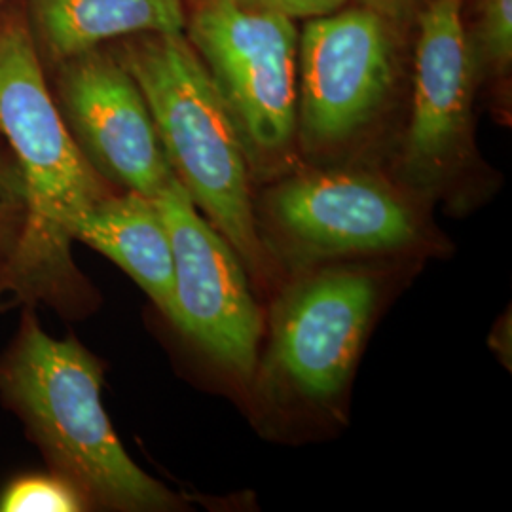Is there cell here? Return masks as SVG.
<instances>
[{
    "label": "cell",
    "instance_id": "1",
    "mask_svg": "<svg viewBox=\"0 0 512 512\" xmlns=\"http://www.w3.org/2000/svg\"><path fill=\"white\" fill-rule=\"evenodd\" d=\"M46 74L21 0H10L0 12V135L21 175L27 219L2 296L74 306L82 275L69 224L114 188L76 147Z\"/></svg>",
    "mask_w": 512,
    "mask_h": 512
},
{
    "label": "cell",
    "instance_id": "2",
    "mask_svg": "<svg viewBox=\"0 0 512 512\" xmlns=\"http://www.w3.org/2000/svg\"><path fill=\"white\" fill-rule=\"evenodd\" d=\"M103 368L78 340H57L27 315L0 359V393L57 475L90 503L116 511H173L179 497L129 458L101 401Z\"/></svg>",
    "mask_w": 512,
    "mask_h": 512
},
{
    "label": "cell",
    "instance_id": "3",
    "mask_svg": "<svg viewBox=\"0 0 512 512\" xmlns=\"http://www.w3.org/2000/svg\"><path fill=\"white\" fill-rule=\"evenodd\" d=\"M116 55L147 101L173 175L245 268L262 279L268 249L251 194V165L232 112L184 33L124 38Z\"/></svg>",
    "mask_w": 512,
    "mask_h": 512
},
{
    "label": "cell",
    "instance_id": "4",
    "mask_svg": "<svg viewBox=\"0 0 512 512\" xmlns=\"http://www.w3.org/2000/svg\"><path fill=\"white\" fill-rule=\"evenodd\" d=\"M184 31L232 112L251 173H274L298 135L294 19L256 0H200Z\"/></svg>",
    "mask_w": 512,
    "mask_h": 512
},
{
    "label": "cell",
    "instance_id": "5",
    "mask_svg": "<svg viewBox=\"0 0 512 512\" xmlns=\"http://www.w3.org/2000/svg\"><path fill=\"white\" fill-rule=\"evenodd\" d=\"M378 304L365 268L329 266L294 283L275 302L258 389L268 399L329 406L344 393Z\"/></svg>",
    "mask_w": 512,
    "mask_h": 512
},
{
    "label": "cell",
    "instance_id": "6",
    "mask_svg": "<svg viewBox=\"0 0 512 512\" xmlns=\"http://www.w3.org/2000/svg\"><path fill=\"white\" fill-rule=\"evenodd\" d=\"M260 238L296 262L387 255L423 239L418 207L395 186L361 171L294 175L268 192Z\"/></svg>",
    "mask_w": 512,
    "mask_h": 512
},
{
    "label": "cell",
    "instance_id": "7",
    "mask_svg": "<svg viewBox=\"0 0 512 512\" xmlns=\"http://www.w3.org/2000/svg\"><path fill=\"white\" fill-rule=\"evenodd\" d=\"M152 200L171 241L173 325L238 380L255 378L264 325L245 264L175 175Z\"/></svg>",
    "mask_w": 512,
    "mask_h": 512
},
{
    "label": "cell",
    "instance_id": "8",
    "mask_svg": "<svg viewBox=\"0 0 512 512\" xmlns=\"http://www.w3.org/2000/svg\"><path fill=\"white\" fill-rule=\"evenodd\" d=\"M393 82L384 18L353 8L310 19L298 37V133L306 150L346 147L365 133Z\"/></svg>",
    "mask_w": 512,
    "mask_h": 512
},
{
    "label": "cell",
    "instance_id": "9",
    "mask_svg": "<svg viewBox=\"0 0 512 512\" xmlns=\"http://www.w3.org/2000/svg\"><path fill=\"white\" fill-rule=\"evenodd\" d=\"M46 73L57 109L93 169L120 190L156 198L173 171L147 101L116 52L101 46Z\"/></svg>",
    "mask_w": 512,
    "mask_h": 512
},
{
    "label": "cell",
    "instance_id": "10",
    "mask_svg": "<svg viewBox=\"0 0 512 512\" xmlns=\"http://www.w3.org/2000/svg\"><path fill=\"white\" fill-rule=\"evenodd\" d=\"M475 59L461 0H431L421 12L414 99L404 139V175L414 190L435 194L467 158Z\"/></svg>",
    "mask_w": 512,
    "mask_h": 512
},
{
    "label": "cell",
    "instance_id": "11",
    "mask_svg": "<svg viewBox=\"0 0 512 512\" xmlns=\"http://www.w3.org/2000/svg\"><path fill=\"white\" fill-rule=\"evenodd\" d=\"M21 6L46 71L110 40L186 29L184 0H21Z\"/></svg>",
    "mask_w": 512,
    "mask_h": 512
},
{
    "label": "cell",
    "instance_id": "12",
    "mask_svg": "<svg viewBox=\"0 0 512 512\" xmlns=\"http://www.w3.org/2000/svg\"><path fill=\"white\" fill-rule=\"evenodd\" d=\"M69 236L122 268L173 323L171 241L152 198L133 190H112L71 220Z\"/></svg>",
    "mask_w": 512,
    "mask_h": 512
},
{
    "label": "cell",
    "instance_id": "13",
    "mask_svg": "<svg viewBox=\"0 0 512 512\" xmlns=\"http://www.w3.org/2000/svg\"><path fill=\"white\" fill-rule=\"evenodd\" d=\"M86 505V495L57 473L19 476L0 494V512H78Z\"/></svg>",
    "mask_w": 512,
    "mask_h": 512
},
{
    "label": "cell",
    "instance_id": "14",
    "mask_svg": "<svg viewBox=\"0 0 512 512\" xmlns=\"http://www.w3.org/2000/svg\"><path fill=\"white\" fill-rule=\"evenodd\" d=\"M27 219L25 192L16 162L0 154V298Z\"/></svg>",
    "mask_w": 512,
    "mask_h": 512
},
{
    "label": "cell",
    "instance_id": "15",
    "mask_svg": "<svg viewBox=\"0 0 512 512\" xmlns=\"http://www.w3.org/2000/svg\"><path fill=\"white\" fill-rule=\"evenodd\" d=\"M482 46L497 67L512 59V0H482Z\"/></svg>",
    "mask_w": 512,
    "mask_h": 512
},
{
    "label": "cell",
    "instance_id": "16",
    "mask_svg": "<svg viewBox=\"0 0 512 512\" xmlns=\"http://www.w3.org/2000/svg\"><path fill=\"white\" fill-rule=\"evenodd\" d=\"M291 19L321 18L340 10L346 0H256Z\"/></svg>",
    "mask_w": 512,
    "mask_h": 512
},
{
    "label": "cell",
    "instance_id": "17",
    "mask_svg": "<svg viewBox=\"0 0 512 512\" xmlns=\"http://www.w3.org/2000/svg\"><path fill=\"white\" fill-rule=\"evenodd\" d=\"M418 0H363L365 8L376 12L385 21H399L403 19Z\"/></svg>",
    "mask_w": 512,
    "mask_h": 512
},
{
    "label": "cell",
    "instance_id": "18",
    "mask_svg": "<svg viewBox=\"0 0 512 512\" xmlns=\"http://www.w3.org/2000/svg\"><path fill=\"white\" fill-rule=\"evenodd\" d=\"M8 2H10V0H0V12L6 8V4H8Z\"/></svg>",
    "mask_w": 512,
    "mask_h": 512
}]
</instances>
